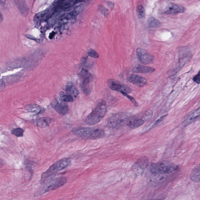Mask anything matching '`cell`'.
<instances>
[{"instance_id":"cell-7","label":"cell","mask_w":200,"mask_h":200,"mask_svg":"<svg viewBox=\"0 0 200 200\" xmlns=\"http://www.w3.org/2000/svg\"><path fill=\"white\" fill-rule=\"evenodd\" d=\"M80 77L82 81L81 87L84 93L89 95L91 92L89 83L91 79V75L89 72L85 69H82L80 74Z\"/></svg>"},{"instance_id":"cell-32","label":"cell","mask_w":200,"mask_h":200,"mask_svg":"<svg viewBox=\"0 0 200 200\" xmlns=\"http://www.w3.org/2000/svg\"><path fill=\"white\" fill-rule=\"evenodd\" d=\"M3 161L1 159H0V167L3 166Z\"/></svg>"},{"instance_id":"cell-33","label":"cell","mask_w":200,"mask_h":200,"mask_svg":"<svg viewBox=\"0 0 200 200\" xmlns=\"http://www.w3.org/2000/svg\"><path fill=\"white\" fill-rule=\"evenodd\" d=\"M3 20V17L1 12H0V21H2Z\"/></svg>"},{"instance_id":"cell-28","label":"cell","mask_w":200,"mask_h":200,"mask_svg":"<svg viewBox=\"0 0 200 200\" xmlns=\"http://www.w3.org/2000/svg\"><path fill=\"white\" fill-rule=\"evenodd\" d=\"M122 93L123 95L126 96V97H127V98L129 99L134 104V105H135V106H138V103H137L135 99L134 98L128 95V94H127V93Z\"/></svg>"},{"instance_id":"cell-29","label":"cell","mask_w":200,"mask_h":200,"mask_svg":"<svg viewBox=\"0 0 200 200\" xmlns=\"http://www.w3.org/2000/svg\"><path fill=\"white\" fill-rule=\"evenodd\" d=\"M200 72H199L198 73L197 75H196L193 78V81L195 82L197 84H200Z\"/></svg>"},{"instance_id":"cell-26","label":"cell","mask_w":200,"mask_h":200,"mask_svg":"<svg viewBox=\"0 0 200 200\" xmlns=\"http://www.w3.org/2000/svg\"><path fill=\"white\" fill-rule=\"evenodd\" d=\"M88 56L94 58H98L99 57V55L97 52L94 50H89L88 52Z\"/></svg>"},{"instance_id":"cell-17","label":"cell","mask_w":200,"mask_h":200,"mask_svg":"<svg viewBox=\"0 0 200 200\" xmlns=\"http://www.w3.org/2000/svg\"><path fill=\"white\" fill-rule=\"evenodd\" d=\"M25 109L28 112L35 114L40 113L43 111V108L40 106L34 104L27 105L25 107Z\"/></svg>"},{"instance_id":"cell-34","label":"cell","mask_w":200,"mask_h":200,"mask_svg":"<svg viewBox=\"0 0 200 200\" xmlns=\"http://www.w3.org/2000/svg\"><path fill=\"white\" fill-rule=\"evenodd\" d=\"M147 200H163L160 199H150Z\"/></svg>"},{"instance_id":"cell-12","label":"cell","mask_w":200,"mask_h":200,"mask_svg":"<svg viewBox=\"0 0 200 200\" xmlns=\"http://www.w3.org/2000/svg\"><path fill=\"white\" fill-rule=\"evenodd\" d=\"M51 106L56 111L62 115H66L69 111V108L68 105L64 102L54 100L52 102Z\"/></svg>"},{"instance_id":"cell-25","label":"cell","mask_w":200,"mask_h":200,"mask_svg":"<svg viewBox=\"0 0 200 200\" xmlns=\"http://www.w3.org/2000/svg\"><path fill=\"white\" fill-rule=\"evenodd\" d=\"M152 115V111L149 110V111H147L144 113L142 115L141 119L143 120H144V121H148L151 119Z\"/></svg>"},{"instance_id":"cell-11","label":"cell","mask_w":200,"mask_h":200,"mask_svg":"<svg viewBox=\"0 0 200 200\" xmlns=\"http://www.w3.org/2000/svg\"><path fill=\"white\" fill-rule=\"evenodd\" d=\"M185 11L183 6L174 3L168 4L164 9V13L165 15H176L178 14L183 13Z\"/></svg>"},{"instance_id":"cell-27","label":"cell","mask_w":200,"mask_h":200,"mask_svg":"<svg viewBox=\"0 0 200 200\" xmlns=\"http://www.w3.org/2000/svg\"><path fill=\"white\" fill-rule=\"evenodd\" d=\"M98 10L100 12L103 13L104 15L106 16L108 15V11L107 9L103 6V5H99L98 6Z\"/></svg>"},{"instance_id":"cell-13","label":"cell","mask_w":200,"mask_h":200,"mask_svg":"<svg viewBox=\"0 0 200 200\" xmlns=\"http://www.w3.org/2000/svg\"><path fill=\"white\" fill-rule=\"evenodd\" d=\"M128 81L131 83L139 87H142L146 85L147 80L145 78L138 75L131 74L128 78Z\"/></svg>"},{"instance_id":"cell-16","label":"cell","mask_w":200,"mask_h":200,"mask_svg":"<svg viewBox=\"0 0 200 200\" xmlns=\"http://www.w3.org/2000/svg\"><path fill=\"white\" fill-rule=\"evenodd\" d=\"M52 119L49 117H43L38 119L35 121L36 125L38 127H46L49 126L51 123Z\"/></svg>"},{"instance_id":"cell-14","label":"cell","mask_w":200,"mask_h":200,"mask_svg":"<svg viewBox=\"0 0 200 200\" xmlns=\"http://www.w3.org/2000/svg\"><path fill=\"white\" fill-rule=\"evenodd\" d=\"M145 121L142 119L132 118L129 119L127 123V125L130 129H134L142 126Z\"/></svg>"},{"instance_id":"cell-23","label":"cell","mask_w":200,"mask_h":200,"mask_svg":"<svg viewBox=\"0 0 200 200\" xmlns=\"http://www.w3.org/2000/svg\"><path fill=\"white\" fill-rule=\"evenodd\" d=\"M25 130L24 129L20 127H17V128H15L11 130V133L13 135L17 137H22L24 134Z\"/></svg>"},{"instance_id":"cell-5","label":"cell","mask_w":200,"mask_h":200,"mask_svg":"<svg viewBox=\"0 0 200 200\" xmlns=\"http://www.w3.org/2000/svg\"><path fill=\"white\" fill-rule=\"evenodd\" d=\"M130 115L127 113L121 112L115 114L110 117L107 121V125L109 128L118 129L127 124Z\"/></svg>"},{"instance_id":"cell-8","label":"cell","mask_w":200,"mask_h":200,"mask_svg":"<svg viewBox=\"0 0 200 200\" xmlns=\"http://www.w3.org/2000/svg\"><path fill=\"white\" fill-rule=\"evenodd\" d=\"M108 87L114 91H119L121 93H130L131 89L126 85H123L120 82L114 79H110L108 82Z\"/></svg>"},{"instance_id":"cell-19","label":"cell","mask_w":200,"mask_h":200,"mask_svg":"<svg viewBox=\"0 0 200 200\" xmlns=\"http://www.w3.org/2000/svg\"><path fill=\"white\" fill-rule=\"evenodd\" d=\"M200 166H196L191 171L190 175V178L193 182L200 181Z\"/></svg>"},{"instance_id":"cell-18","label":"cell","mask_w":200,"mask_h":200,"mask_svg":"<svg viewBox=\"0 0 200 200\" xmlns=\"http://www.w3.org/2000/svg\"><path fill=\"white\" fill-rule=\"evenodd\" d=\"M154 69L152 67L138 65L134 69V72L138 73H149L153 72Z\"/></svg>"},{"instance_id":"cell-31","label":"cell","mask_w":200,"mask_h":200,"mask_svg":"<svg viewBox=\"0 0 200 200\" xmlns=\"http://www.w3.org/2000/svg\"><path fill=\"white\" fill-rule=\"evenodd\" d=\"M107 5L109 6V8H112L113 7V5L112 3L108 2L107 3Z\"/></svg>"},{"instance_id":"cell-2","label":"cell","mask_w":200,"mask_h":200,"mask_svg":"<svg viewBox=\"0 0 200 200\" xmlns=\"http://www.w3.org/2000/svg\"><path fill=\"white\" fill-rule=\"evenodd\" d=\"M107 105L104 100L99 99L96 103L95 108L88 115L85 123L89 125H93L99 123L106 115Z\"/></svg>"},{"instance_id":"cell-22","label":"cell","mask_w":200,"mask_h":200,"mask_svg":"<svg viewBox=\"0 0 200 200\" xmlns=\"http://www.w3.org/2000/svg\"><path fill=\"white\" fill-rule=\"evenodd\" d=\"M136 11L139 18L142 19L145 17L146 12L145 9L142 5H139L137 6Z\"/></svg>"},{"instance_id":"cell-24","label":"cell","mask_w":200,"mask_h":200,"mask_svg":"<svg viewBox=\"0 0 200 200\" xmlns=\"http://www.w3.org/2000/svg\"><path fill=\"white\" fill-rule=\"evenodd\" d=\"M60 98L62 101L64 102H73L74 101V98L73 97L66 94H61Z\"/></svg>"},{"instance_id":"cell-9","label":"cell","mask_w":200,"mask_h":200,"mask_svg":"<svg viewBox=\"0 0 200 200\" xmlns=\"http://www.w3.org/2000/svg\"><path fill=\"white\" fill-rule=\"evenodd\" d=\"M149 165V160L146 157L140 158L134 163L132 169L138 175L143 174Z\"/></svg>"},{"instance_id":"cell-21","label":"cell","mask_w":200,"mask_h":200,"mask_svg":"<svg viewBox=\"0 0 200 200\" xmlns=\"http://www.w3.org/2000/svg\"><path fill=\"white\" fill-rule=\"evenodd\" d=\"M161 25V23L158 20L152 17L149 18L147 21V25L149 28H156Z\"/></svg>"},{"instance_id":"cell-1","label":"cell","mask_w":200,"mask_h":200,"mask_svg":"<svg viewBox=\"0 0 200 200\" xmlns=\"http://www.w3.org/2000/svg\"><path fill=\"white\" fill-rule=\"evenodd\" d=\"M71 163L69 158H64L52 165L41 176L40 183L44 185L52 179L57 172L64 170L68 167Z\"/></svg>"},{"instance_id":"cell-30","label":"cell","mask_w":200,"mask_h":200,"mask_svg":"<svg viewBox=\"0 0 200 200\" xmlns=\"http://www.w3.org/2000/svg\"><path fill=\"white\" fill-rule=\"evenodd\" d=\"M5 83L4 81L0 80V90L3 89L5 88Z\"/></svg>"},{"instance_id":"cell-6","label":"cell","mask_w":200,"mask_h":200,"mask_svg":"<svg viewBox=\"0 0 200 200\" xmlns=\"http://www.w3.org/2000/svg\"><path fill=\"white\" fill-rule=\"evenodd\" d=\"M67 181V179L65 177H60L51 180L44 184L42 188L36 193L35 196H39L42 195L49 191L57 189L65 185Z\"/></svg>"},{"instance_id":"cell-4","label":"cell","mask_w":200,"mask_h":200,"mask_svg":"<svg viewBox=\"0 0 200 200\" xmlns=\"http://www.w3.org/2000/svg\"><path fill=\"white\" fill-rule=\"evenodd\" d=\"M177 167L172 163L167 161H162L153 164L149 167V171L155 176L168 175L175 171Z\"/></svg>"},{"instance_id":"cell-20","label":"cell","mask_w":200,"mask_h":200,"mask_svg":"<svg viewBox=\"0 0 200 200\" xmlns=\"http://www.w3.org/2000/svg\"><path fill=\"white\" fill-rule=\"evenodd\" d=\"M200 115V108L192 112L191 114L188 117V118L186 120L185 124L186 125H188V124L193 122Z\"/></svg>"},{"instance_id":"cell-10","label":"cell","mask_w":200,"mask_h":200,"mask_svg":"<svg viewBox=\"0 0 200 200\" xmlns=\"http://www.w3.org/2000/svg\"><path fill=\"white\" fill-rule=\"evenodd\" d=\"M136 55L139 60L144 65L150 64L153 62V56L144 49L138 48L136 50Z\"/></svg>"},{"instance_id":"cell-3","label":"cell","mask_w":200,"mask_h":200,"mask_svg":"<svg viewBox=\"0 0 200 200\" xmlns=\"http://www.w3.org/2000/svg\"><path fill=\"white\" fill-rule=\"evenodd\" d=\"M72 132L76 136L85 139L95 140L105 136L103 129L92 127H78L72 129Z\"/></svg>"},{"instance_id":"cell-15","label":"cell","mask_w":200,"mask_h":200,"mask_svg":"<svg viewBox=\"0 0 200 200\" xmlns=\"http://www.w3.org/2000/svg\"><path fill=\"white\" fill-rule=\"evenodd\" d=\"M66 94L75 98L78 95L79 93L77 88L72 83L68 84L66 87Z\"/></svg>"}]
</instances>
